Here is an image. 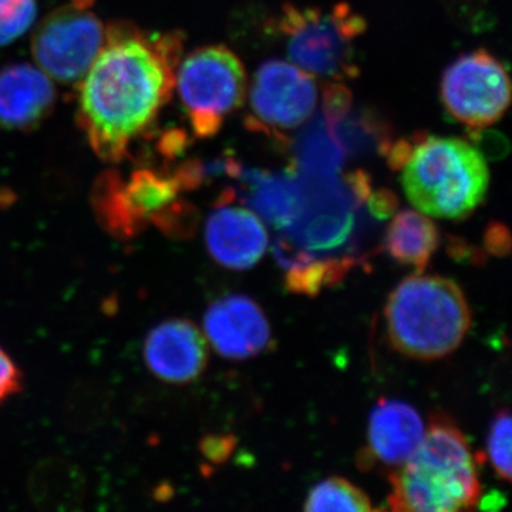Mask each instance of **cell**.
<instances>
[{
    "label": "cell",
    "mask_w": 512,
    "mask_h": 512,
    "mask_svg": "<svg viewBox=\"0 0 512 512\" xmlns=\"http://www.w3.org/2000/svg\"><path fill=\"white\" fill-rule=\"evenodd\" d=\"M106 29L94 0H69L37 26L32 55L42 72L56 82H80L104 45Z\"/></svg>",
    "instance_id": "obj_8"
},
{
    "label": "cell",
    "mask_w": 512,
    "mask_h": 512,
    "mask_svg": "<svg viewBox=\"0 0 512 512\" xmlns=\"http://www.w3.org/2000/svg\"><path fill=\"white\" fill-rule=\"evenodd\" d=\"M367 198H369L370 212H372L373 217L379 218V220H387V218L392 217L394 211L397 210V205H399L396 195L386 190L377 191Z\"/></svg>",
    "instance_id": "obj_23"
},
{
    "label": "cell",
    "mask_w": 512,
    "mask_h": 512,
    "mask_svg": "<svg viewBox=\"0 0 512 512\" xmlns=\"http://www.w3.org/2000/svg\"><path fill=\"white\" fill-rule=\"evenodd\" d=\"M234 444V440L229 436H210L205 437L201 448L205 456L214 461V463H222V461L227 460L229 457Z\"/></svg>",
    "instance_id": "obj_24"
},
{
    "label": "cell",
    "mask_w": 512,
    "mask_h": 512,
    "mask_svg": "<svg viewBox=\"0 0 512 512\" xmlns=\"http://www.w3.org/2000/svg\"><path fill=\"white\" fill-rule=\"evenodd\" d=\"M439 242V229L433 221L420 212L404 210L393 218L384 244L399 264L412 266L417 274H421L437 251Z\"/></svg>",
    "instance_id": "obj_17"
},
{
    "label": "cell",
    "mask_w": 512,
    "mask_h": 512,
    "mask_svg": "<svg viewBox=\"0 0 512 512\" xmlns=\"http://www.w3.org/2000/svg\"><path fill=\"white\" fill-rule=\"evenodd\" d=\"M37 16L36 0H0V47L25 35Z\"/></svg>",
    "instance_id": "obj_20"
},
{
    "label": "cell",
    "mask_w": 512,
    "mask_h": 512,
    "mask_svg": "<svg viewBox=\"0 0 512 512\" xmlns=\"http://www.w3.org/2000/svg\"><path fill=\"white\" fill-rule=\"evenodd\" d=\"M402 184L414 208L444 220H463L487 195L483 154L460 138L429 136L409 144Z\"/></svg>",
    "instance_id": "obj_3"
},
{
    "label": "cell",
    "mask_w": 512,
    "mask_h": 512,
    "mask_svg": "<svg viewBox=\"0 0 512 512\" xmlns=\"http://www.w3.org/2000/svg\"><path fill=\"white\" fill-rule=\"evenodd\" d=\"M440 94L454 120L481 130L497 123L510 106V76L501 60L487 50H476L447 67Z\"/></svg>",
    "instance_id": "obj_9"
},
{
    "label": "cell",
    "mask_w": 512,
    "mask_h": 512,
    "mask_svg": "<svg viewBox=\"0 0 512 512\" xmlns=\"http://www.w3.org/2000/svg\"><path fill=\"white\" fill-rule=\"evenodd\" d=\"M387 333L394 349L419 360L450 355L471 326V312L460 286L441 276H410L390 293Z\"/></svg>",
    "instance_id": "obj_4"
},
{
    "label": "cell",
    "mask_w": 512,
    "mask_h": 512,
    "mask_svg": "<svg viewBox=\"0 0 512 512\" xmlns=\"http://www.w3.org/2000/svg\"><path fill=\"white\" fill-rule=\"evenodd\" d=\"M205 229V241L212 258L234 271L254 268L268 247V232L254 212L231 205L232 195H222Z\"/></svg>",
    "instance_id": "obj_13"
},
{
    "label": "cell",
    "mask_w": 512,
    "mask_h": 512,
    "mask_svg": "<svg viewBox=\"0 0 512 512\" xmlns=\"http://www.w3.org/2000/svg\"><path fill=\"white\" fill-rule=\"evenodd\" d=\"M144 357L158 379L173 384L191 383L207 367V340L191 320H165L148 333Z\"/></svg>",
    "instance_id": "obj_12"
},
{
    "label": "cell",
    "mask_w": 512,
    "mask_h": 512,
    "mask_svg": "<svg viewBox=\"0 0 512 512\" xmlns=\"http://www.w3.org/2000/svg\"><path fill=\"white\" fill-rule=\"evenodd\" d=\"M424 433L414 407L399 400H380L369 417L366 457L387 467H402L419 450Z\"/></svg>",
    "instance_id": "obj_15"
},
{
    "label": "cell",
    "mask_w": 512,
    "mask_h": 512,
    "mask_svg": "<svg viewBox=\"0 0 512 512\" xmlns=\"http://www.w3.org/2000/svg\"><path fill=\"white\" fill-rule=\"evenodd\" d=\"M488 456L495 473L504 481L511 478V416L501 410L493 417L488 430Z\"/></svg>",
    "instance_id": "obj_21"
},
{
    "label": "cell",
    "mask_w": 512,
    "mask_h": 512,
    "mask_svg": "<svg viewBox=\"0 0 512 512\" xmlns=\"http://www.w3.org/2000/svg\"><path fill=\"white\" fill-rule=\"evenodd\" d=\"M372 512H389V510H377V511H372Z\"/></svg>",
    "instance_id": "obj_26"
},
{
    "label": "cell",
    "mask_w": 512,
    "mask_h": 512,
    "mask_svg": "<svg viewBox=\"0 0 512 512\" xmlns=\"http://www.w3.org/2000/svg\"><path fill=\"white\" fill-rule=\"evenodd\" d=\"M305 512H372L369 498L345 478H328L312 488Z\"/></svg>",
    "instance_id": "obj_18"
},
{
    "label": "cell",
    "mask_w": 512,
    "mask_h": 512,
    "mask_svg": "<svg viewBox=\"0 0 512 512\" xmlns=\"http://www.w3.org/2000/svg\"><path fill=\"white\" fill-rule=\"evenodd\" d=\"M319 87L315 76L285 60L259 66L249 87V130L284 136L308 121L316 109Z\"/></svg>",
    "instance_id": "obj_10"
},
{
    "label": "cell",
    "mask_w": 512,
    "mask_h": 512,
    "mask_svg": "<svg viewBox=\"0 0 512 512\" xmlns=\"http://www.w3.org/2000/svg\"><path fill=\"white\" fill-rule=\"evenodd\" d=\"M22 372L0 346V406L22 390Z\"/></svg>",
    "instance_id": "obj_22"
},
{
    "label": "cell",
    "mask_w": 512,
    "mask_h": 512,
    "mask_svg": "<svg viewBox=\"0 0 512 512\" xmlns=\"http://www.w3.org/2000/svg\"><path fill=\"white\" fill-rule=\"evenodd\" d=\"M175 89L194 136L211 138L244 104L247 72L228 47H198L178 64Z\"/></svg>",
    "instance_id": "obj_7"
},
{
    "label": "cell",
    "mask_w": 512,
    "mask_h": 512,
    "mask_svg": "<svg viewBox=\"0 0 512 512\" xmlns=\"http://www.w3.org/2000/svg\"><path fill=\"white\" fill-rule=\"evenodd\" d=\"M204 326L211 345L227 359L261 355L271 343L268 319L248 296H225L212 303L205 313Z\"/></svg>",
    "instance_id": "obj_11"
},
{
    "label": "cell",
    "mask_w": 512,
    "mask_h": 512,
    "mask_svg": "<svg viewBox=\"0 0 512 512\" xmlns=\"http://www.w3.org/2000/svg\"><path fill=\"white\" fill-rule=\"evenodd\" d=\"M29 494L42 512H79L86 497L82 471L63 458H47L33 468Z\"/></svg>",
    "instance_id": "obj_16"
},
{
    "label": "cell",
    "mask_w": 512,
    "mask_h": 512,
    "mask_svg": "<svg viewBox=\"0 0 512 512\" xmlns=\"http://www.w3.org/2000/svg\"><path fill=\"white\" fill-rule=\"evenodd\" d=\"M185 192L174 170L138 168L127 180L119 171H106L92 190V207L101 228L128 241L153 225L163 232L184 205Z\"/></svg>",
    "instance_id": "obj_6"
},
{
    "label": "cell",
    "mask_w": 512,
    "mask_h": 512,
    "mask_svg": "<svg viewBox=\"0 0 512 512\" xmlns=\"http://www.w3.org/2000/svg\"><path fill=\"white\" fill-rule=\"evenodd\" d=\"M184 36L111 23L104 45L82 79L77 120L101 160L121 163L154 127L175 90Z\"/></svg>",
    "instance_id": "obj_1"
},
{
    "label": "cell",
    "mask_w": 512,
    "mask_h": 512,
    "mask_svg": "<svg viewBox=\"0 0 512 512\" xmlns=\"http://www.w3.org/2000/svg\"><path fill=\"white\" fill-rule=\"evenodd\" d=\"M56 89L45 72L28 63L0 69V128L8 131L36 130L56 106Z\"/></svg>",
    "instance_id": "obj_14"
},
{
    "label": "cell",
    "mask_w": 512,
    "mask_h": 512,
    "mask_svg": "<svg viewBox=\"0 0 512 512\" xmlns=\"http://www.w3.org/2000/svg\"><path fill=\"white\" fill-rule=\"evenodd\" d=\"M255 183L256 190L252 194L251 204L269 224L275 225L276 228H284L298 218L301 210L298 195L288 185L262 181Z\"/></svg>",
    "instance_id": "obj_19"
},
{
    "label": "cell",
    "mask_w": 512,
    "mask_h": 512,
    "mask_svg": "<svg viewBox=\"0 0 512 512\" xmlns=\"http://www.w3.org/2000/svg\"><path fill=\"white\" fill-rule=\"evenodd\" d=\"M289 62L326 80L353 79L359 73L356 40L366 22L348 3L329 9L299 8L286 3L276 20Z\"/></svg>",
    "instance_id": "obj_5"
},
{
    "label": "cell",
    "mask_w": 512,
    "mask_h": 512,
    "mask_svg": "<svg viewBox=\"0 0 512 512\" xmlns=\"http://www.w3.org/2000/svg\"><path fill=\"white\" fill-rule=\"evenodd\" d=\"M485 245L491 254L497 256L507 255L510 251V234L501 224H493L485 234Z\"/></svg>",
    "instance_id": "obj_25"
},
{
    "label": "cell",
    "mask_w": 512,
    "mask_h": 512,
    "mask_svg": "<svg viewBox=\"0 0 512 512\" xmlns=\"http://www.w3.org/2000/svg\"><path fill=\"white\" fill-rule=\"evenodd\" d=\"M389 512H468L480 497L468 441L446 417L431 420L419 450L392 474Z\"/></svg>",
    "instance_id": "obj_2"
}]
</instances>
